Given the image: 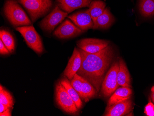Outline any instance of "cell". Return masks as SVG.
I'll list each match as a JSON object with an SVG mask.
<instances>
[{
  "label": "cell",
  "instance_id": "1",
  "mask_svg": "<svg viewBox=\"0 0 154 116\" xmlns=\"http://www.w3.org/2000/svg\"><path fill=\"white\" fill-rule=\"evenodd\" d=\"M78 49L82 63L77 74L89 81L98 92L101 89L105 73L114 58V49L110 45L95 53H89Z\"/></svg>",
  "mask_w": 154,
  "mask_h": 116
},
{
  "label": "cell",
  "instance_id": "2",
  "mask_svg": "<svg viewBox=\"0 0 154 116\" xmlns=\"http://www.w3.org/2000/svg\"><path fill=\"white\" fill-rule=\"evenodd\" d=\"M4 12L6 18L14 27L30 26L32 24L25 11L14 0L6 1Z\"/></svg>",
  "mask_w": 154,
  "mask_h": 116
},
{
  "label": "cell",
  "instance_id": "3",
  "mask_svg": "<svg viewBox=\"0 0 154 116\" xmlns=\"http://www.w3.org/2000/svg\"><path fill=\"white\" fill-rule=\"evenodd\" d=\"M16 30L23 36L28 46L38 54L43 52L44 47L41 38L32 25L17 27Z\"/></svg>",
  "mask_w": 154,
  "mask_h": 116
},
{
  "label": "cell",
  "instance_id": "4",
  "mask_svg": "<svg viewBox=\"0 0 154 116\" xmlns=\"http://www.w3.org/2000/svg\"><path fill=\"white\" fill-rule=\"evenodd\" d=\"M119 61L113 63L105 76L101 86V93L104 97L110 96L117 89V74L119 70Z\"/></svg>",
  "mask_w": 154,
  "mask_h": 116
},
{
  "label": "cell",
  "instance_id": "5",
  "mask_svg": "<svg viewBox=\"0 0 154 116\" xmlns=\"http://www.w3.org/2000/svg\"><path fill=\"white\" fill-rule=\"evenodd\" d=\"M55 100L58 105L65 112L70 114H76L78 112L75 102L60 82L55 87Z\"/></svg>",
  "mask_w": 154,
  "mask_h": 116
},
{
  "label": "cell",
  "instance_id": "6",
  "mask_svg": "<svg viewBox=\"0 0 154 116\" xmlns=\"http://www.w3.org/2000/svg\"><path fill=\"white\" fill-rule=\"evenodd\" d=\"M18 2L26 9L33 22L45 15L52 6V3H44L29 0H18Z\"/></svg>",
  "mask_w": 154,
  "mask_h": 116
},
{
  "label": "cell",
  "instance_id": "7",
  "mask_svg": "<svg viewBox=\"0 0 154 116\" xmlns=\"http://www.w3.org/2000/svg\"><path fill=\"white\" fill-rule=\"evenodd\" d=\"M68 13L61 10L57 6L50 14L46 16L40 23V27L43 31L51 33L55 27L61 23L67 16Z\"/></svg>",
  "mask_w": 154,
  "mask_h": 116
},
{
  "label": "cell",
  "instance_id": "8",
  "mask_svg": "<svg viewBox=\"0 0 154 116\" xmlns=\"http://www.w3.org/2000/svg\"><path fill=\"white\" fill-rule=\"evenodd\" d=\"M79 48L89 53H95L102 51L109 45L105 40L88 38L79 41L77 43Z\"/></svg>",
  "mask_w": 154,
  "mask_h": 116
},
{
  "label": "cell",
  "instance_id": "9",
  "mask_svg": "<svg viewBox=\"0 0 154 116\" xmlns=\"http://www.w3.org/2000/svg\"><path fill=\"white\" fill-rule=\"evenodd\" d=\"M83 33L69 20H65L53 33L54 36L60 39L74 38Z\"/></svg>",
  "mask_w": 154,
  "mask_h": 116
},
{
  "label": "cell",
  "instance_id": "10",
  "mask_svg": "<svg viewBox=\"0 0 154 116\" xmlns=\"http://www.w3.org/2000/svg\"><path fill=\"white\" fill-rule=\"evenodd\" d=\"M67 17L83 32L93 28L94 22L88 9L79 11Z\"/></svg>",
  "mask_w": 154,
  "mask_h": 116
},
{
  "label": "cell",
  "instance_id": "11",
  "mask_svg": "<svg viewBox=\"0 0 154 116\" xmlns=\"http://www.w3.org/2000/svg\"><path fill=\"white\" fill-rule=\"evenodd\" d=\"M133 109V104L131 99L115 104L108 106L104 116H123L129 114Z\"/></svg>",
  "mask_w": 154,
  "mask_h": 116
},
{
  "label": "cell",
  "instance_id": "12",
  "mask_svg": "<svg viewBox=\"0 0 154 116\" xmlns=\"http://www.w3.org/2000/svg\"><path fill=\"white\" fill-rule=\"evenodd\" d=\"M82 63V58L78 48H74L71 57L68 61L67 66L64 72V75L71 80L74 75L80 69Z\"/></svg>",
  "mask_w": 154,
  "mask_h": 116
},
{
  "label": "cell",
  "instance_id": "13",
  "mask_svg": "<svg viewBox=\"0 0 154 116\" xmlns=\"http://www.w3.org/2000/svg\"><path fill=\"white\" fill-rule=\"evenodd\" d=\"M93 0H56L57 6L65 12L70 13L76 9L88 7Z\"/></svg>",
  "mask_w": 154,
  "mask_h": 116
},
{
  "label": "cell",
  "instance_id": "14",
  "mask_svg": "<svg viewBox=\"0 0 154 116\" xmlns=\"http://www.w3.org/2000/svg\"><path fill=\"white\" fill-rule=\"evenodd\" d=\"M132 93L131 87L122 86L117 88L109 99L108 106L130 99Z\"/></svg>",
  "mask_w": 154,
  "mask_h": 116
},
{
  "label": "cell",
  "instance_id": "15",
  "mask_svg": "<svg viewBox=\"0 0 154 116\" xmlns=\"http://www.w3.org/2000/svg\"><path fill=\"white\" fill-rule=\"evenodd\" d=\"M115 21V17L113 16L109 9L106 8L103 13L98 17L94 23L93 29H107L109 28Z\"/></svg>",
  "mask_w": 154,
  "mask_h": 116
},
{
  "label": "cell",
  "instance_id": "16",
  "mask_svg": "<svg viewBox=\"0 0 154 116\" xmlns=\"http://www.w3.org/2000/svg\"><path fill=\"white\" fill-rule=\"evenodd\" d=\"M119 70L117 74L119 86L131 87V77L126 64L122 59H119Z\"/></svg>",
  "mask_w": 154,
  "mask_h": 116
},
{
  "label": "cell",
  "instance_id": "17",
  "mask_svg": "<svg viewBox=\"0 0 154 116\" xmlns=\"http://www.w3.org/2000/svg\"><path fill=\"white\" fill-rule=\"evenodd\" d=\"M88 12L95 22L98 17L103 13L106 8V4L101 0H94L90 3Z\"/></svg>",
  "mask_w": 154,
  "mask_h": 116
},
{
  "label": "cell",
  "instance_id": "18",
  "mask_svg": "<svg viewBox=\"0 0 154 116\" xmlns=\"http://www.w3.org/2000/svg\"><path fill=\"white\" fill-rule=\"evenodd\" d=\"M60 82L61 85L65 88V89L66 90L69 96L71 97L72 100L75 102L78 109H80L83 105V103L81 100V98L77 91L72 87V86L70 82L68 80V79L66 77L64 78L61 79Z\"/></svg>",
  "mask_w": 154,
  "mask_h": 116
},
{
  "label": "cell",
  "instance_id": "19",
  "mask_svg": "<svg viewBox=\"0 0 154 116\" xmlns=\"http://www.w3.org/2000/svg\"><path fill=\"white\" fill-rule=\"evenodd\" d=\"M138 8L143 17H152L154 15V0H139Z\"/></svg>",
  "mask_w": 154,
  "mask_h": 116
},
{
  "label": "cell",
  "instance_id": "20",
  "mask_svg": "<svg viewBox=\"0 0 154 116\" xmlns=\"http://www.w3.org/2000/svg\"><path fill=\"white\" fill-rule=\"evenodd\" d=\"M82 92L81 99L87 102L96 96L97 92L89 81L83 78Z\"/></svg>",
  "mask_w": 154,
  "mask_h": 116
},
{
  "label": "cell",
  "instance_id": "21",
  "mask_svg": "<svg viewBox=\"0 0 154 116\" xmlns=\"http://www.w3.org/2000/svg\"><path fill=\"white\" fill-rule=\"evenodd\" d=\"M1 40L10 53L14 52L15 49V41L11 33L5 30L0 31Z\"/></svg>",
  "mask_w": 154,
  "mask_h": 116
},
{
  "label": "cell",
  "instance_id": "22",
  "mask_svg": "<svg viewBox=\"0 0 154 116\" xmlns=\"http://www.w3.org/2000/svg\"><path fill=\"white\" fill-rule=\"evenodd\" d=\"M0 103L5 105L8 108H13L14 105V99L11 93L1 85L0 86Z\"/></svg>",
  "mask_w": 154,
  "mask_h": 116
},
{
  "label": "cell",
  "instance_id": "23",
  "mask_svg": "<svg viewBox=\"0 0 154 116\" xmlns=\"http://www.w3.org/2000/svg\"><path fill=\"white\" fill-rule=\"evenodd\" d=\"M83 79V78L82 77L76 73L70 81L71 84L79 94L81 98L82 96Z\"/></svg>",
  "mask_w": 154,
  "mask_h": 116
},
{
  "label": "cell",
  "instance_id": "24",
  "mask_svg": "<svg viewBox=\"0 0 154 116\" xmlns=\"http://www.w3.org/2000/svg\"><path fill=\"white\" fill-rule=\"evenodd\" d=\"M144 112L146 116H154V104L150 100L145 106Z\"/></svg>",
  "mask_w": 154,
  "mask_h": 116
},
{
  "label": "cell",
  "instance_id": "25",
  "mask_svg": "<svg viewBox=\"0 0 154 116\" xmlns=\"http://www.w3.org/2000/svg\"><path fill=\"white\" fill-rule=\"evenodd\" d=\"M10 53L9 50L3 44L2 41L0 39V54L1 55H8Z\"/></svg>",
  "mask_w": 154,
  "mask_h": 116
},
{
  "label": "cell",
  "instance_id": "26",
  "mask_svg": "<svg viewBox=\"0 0 154 116\" xmlns=\"http://www.w3.org/2000/svg\"><path fill=\"white\" fill-rule=\"evenodd\" d=\"M10 108H8L7 109V110L5 111H3L2 113H0V116H11V113L10 112Z\"/></svg>",
  "mask_w": 154,
  "mask_h": 116
},
{
  "label": "cell",
  "instance_id": "27",
  "mask_svg": "<svg viewBox=\"0 0 154 116\" xmlns=\"http://www.w3.org/2000/svg\"><path fill=\"white\" fill-rule=\"evenodd\" d=\"M8 108H8V106H6L5 105L1 103V104H0V113H2L3 111L7 110V109H8Z\"/></svg>",
  "mask_w": 154,
  "mask_h": 116
},
{
  "label": "cell",
  "instance_id": "28",
  "mask_svg": "<svg viewBox=\"0 0 154 116\" xmlns=\"http://www.w3.org/2000/svg\"><path fill=\"white\" fill-rule=\"evenodd\" d=\"M32 1H37L39 2H44V3H52V0H29Z\"/></svg>",
  "mask_w": 154,
  "mask_h": 116
},
{
  "label": "cell",
  "instance_id": "29",
  "mask_svg": "<svg viewBox=\"0 0 154 116\" xmlns=\"http://www.w3.org/2000/svg\"><path fill=\"white\" fill-rule=\"evenodd\" d=\"M151 99L152 102L154 104V86L151 89Z\"/></svg>",
  "mask_w": 154,
  "mask_h": 116
}]
</instances>
